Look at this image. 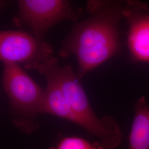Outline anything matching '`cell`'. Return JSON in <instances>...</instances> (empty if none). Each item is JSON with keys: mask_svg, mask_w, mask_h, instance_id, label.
<instances>
[{"mask_svg": "<svg viewBox=\"0 0 149 149\" xmlns=\"http://www.w3.org/2000/svg\"><path fill=\"white\" fill-rule=\"evenodd\" d=\"M52 54V47L33 34L19 31L0 33V58L3 63L22 64L27 69L37 70Z\"/></svg>", "mask_w": 149, "mask_h": 149, "instance_id": "5b68a950", "label": "cell"}, {"mask_svg": "<svg viewBox=\"0 0 149 149\" xmlns=\"http://www.w3.org/2000/svg\"><path fill=\"white\" fill-rule=\"evenodd\" d=\"M123 5L110 1H90L88 18L76 24L64 41L63 56L73 54L80 79L120 51L119 22Z\"/></svg>", "mask_w": 149, "mask_h": 149, "instance_id": "6da1fadb", "label": "cell"}, {"mask_svg": "<svg viewBox=\"0 0 149 149\" xmlns=\"http://www.w3.org/2000/svg\"><path fill=\"white\" fill-rule=\"evenodd\" d=\"M53 149V148H50V149Z\"/></svg>", "mask_w": 149, "mask_h": 149, "instance_id": "30bf717a", "label": "cell"}, {"mask_svg": "<svg viewBox=\"0 0 149 149\" xmlns=\"http://www.w3.org/2000/svg\"><path fill=\"white\" fill-rule=\"evenodd\" d=\"M52 57L40 64L37 69L44 76L47 83L44 90L43 114L53 115L72 122V113L69 102L52 66Z\"/></svg>", "mask_w": 149, "mask_h": 149, "instance_id": "52a82bcc", "label": "cell"}, {"mask_svg": "<svg viewBox=\"0 0 149 149\" xmlns=\"http://www.w3.org/2000/svg\"><path fill=\"white\" fill-rule=\"evenodd\" d=\"M2 85L9 100L11 122L21 133L30 135L43 114L45 92L19 64L3 63Z\"/></svg>", "mask_w": 149, "mask_h": 149, "instance_id": "3957f363", "label": "cell"}, {"mask_svg": "<svg viewBox=\"0 0 149 149\" xmlns=\"http://www.w3.org/2000/svg\"><path fill=\"white\" fill-rule=\"evenodd\" d=\"M51 64L63 88L72 113V122L85 129L98 139L106 149L117 147L122 140V131L117 123L109 116L99 118L93 112L80 79L68 65L60 66L52 57Z\"/></svg>", "mask_w": 149, "mask_h": 149, "instance_id": "7a4b0ae2", "label": "cell"}, {"mask_svg": "<svg viewBox=\"0 0 149 149\" xmlns=\"http://www.w3.org/2000/svg\"><path fill=\"white\" fill-rule=\"evenodd\" d=\"M122 15L129 24L127 42L132 57L149 63V5L129 1L123 5Z\"/></svg>", "mask_w": 149, "mask_h": 149, "instance_id": "8992f818", "label": "cell"}, {"mask_svg": "<svg viewBox=\"0 0 149 149\" xmlns=\"http://www.w3.org/2000/svg\"><path fill=\"white\" fill-rule=\"evenodd\" d=\"M18 5L20 20L41 40L55 24L65 20L77 21L81 13L64 0H21Z\"/></svg>", "mask_w": 149, "mask_h": 149, "instance_id": "277c9868", "label": "cell"}, {"mask_svg": "<svg viewBox=\"0 0 149 149\" xmlns=\"http://www.w3.org/2000/svg\"><path fill=\"white\" fill-rule=\"evenodd\" d=\"M127 149H149V103L145 96L136 101Z\"/></svg>", "mask_w": 149, "mask_h": 149, "instance_id": "ba28073f", "label": "cell"}, {"mask_svg": "<svg viewBox=\"0 0 149 149\" xmlns=\"http://www.w3.org/2000/svg\"><path fill=\"white\" fill-rule=\"evenodd\" d=\"M53 149H106L98 141L91 143L85 139L76 136L62 139L56 148Z\"/></svg>", "mask_w": 149, "mask_h": 149, "instance_id": "9c48e42d", "label": "cell"}]
</instances>
